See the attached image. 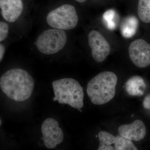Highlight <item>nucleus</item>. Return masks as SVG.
I'll list each match as a JSON object with an SVG mask.
<instances>
[{
  "label": "nucleus",
  "mask_w": 150,
  "mask_h": 150,
  "mask_svg": "<svg viewBox=\"0 0 150 150\" xmlns=\"http://www.w3.org/2000/svg\"><path fill=\"white\" fill-rule=\"evenodd\" d=\"M88 42L94 60L98 63L103 62L110 51V46L107 40L100 33L92 30L89 33Z\"/></svg>",
  "instance_id": "6e6552de"
},
{
  "label": "nucleus",
  "mask_w": 150,
  "mask_h": 150,
  "mask_svg": "<svg viewBox=\"0 0 150 150\" xmlns=\"http://www.w3.org/2000/svg\"><path fill=\"white\" fill-rule=\"evenodd\" d=\"M119 135L131 140L139 142L144 138L146 134V126L143 121L136 120L132 123L122 125L119 127Z\"/></svg>",
  "instance_id": "9d476101"
},
{
  "label": "nucleus",
  "mask_w": 150,
  "mask_h": 150,
  "mask_svg": "<svg viewBox=\"0 0 150 150\" xmlns=\"http://www.w3.org/2000/svg\"><path fill=\"white\" fill-rule=\"evenodd\" d=\"M143 105L145 109L150 110V94L148 95L145 98Z\"/></svg>",
  "instance_id": "a211bd4d"
},
{
  "label": "nucleus",
  "mask_w": 150,
  "mask_h": 150,
  "mask_svg": "<svg viewBox=\"0 0 150 150\" xmlns=\"http://www.w3.org/2000/svg\"><path fill=\"white\" fill-rule=\"evenodd\" d=\"M35 83L29 73L21 69H12L3 74L0 87L10 99L23 102L32 95Z\"/></svg>",
  "instance_id": "f257e3e1"
},
{
  "label": "nucleus",
  "mask_w": 150,
  "mask_h": 150,
  "mask_svg": "<svg viewBox=\"0 0 150 150\" xmlns=\"http://www.w3.org/2000/svg\"><path fill=\"white\" fill-rule=\"evenodd\" d=\"M146 86L143 78L139 76L131 77L126 81L125 89L129 95L141 96L144 93Z\"/></svg>",
  "instance_id": "9b49d317"
},
{
  "label": "nucleus",
  "mask_w": 150,
  "mask_h": 150,
  "mask_svg": "<svg viewBox=\"0 0 150 150\" xmlns=\"http://www.w3.org/2000/svg\"><path fill=\"white\" fill-rule=\"evenodd\" d=\"M75 1H76L78 2L83 3L85 2L86 0H75Z\"/></svg>",
  "instance_id": "aec40b11"
},
{
  "label": "nucleus",
  "mask_w": 150,
  "mask_h": 150,
  "mask_svg": "<svg viewBox=\"0 0 150 150\" xmlns=\"http://www.w3.org/2000/svg\"><path fill=\"white\" fill-rule=\"evenodd\" d=\"M55 97L53 100L60 104H67L71 107L81 109L84 105L83 88L76 80L64 78L52 82Z\"/></svg>",
  "instance_id": "7ed1b4c3"
},
{
  "label": "nucleus",
  "mask_w": 150,
  "mask_h": 150,
  "mask_svg": "<svg viewBox=\"0 0 150 150\" xmlns=\"http://www.w3.org/2000/svg\"><path fill=\"white\" fill-rule=\"evenodd\" d=\"M100 144L98 150H114V147L111 145L114 144L116 141V137L112 134L106 132L101 131L98 135Z\"/></svg>",
  "instance_id": "ddd939ff"
},
{
  "label": "nucleus",
  "mask_w": 150,
  "mask_h": 150,
  "mask_svg": "<svg viewBox=\"0 0 150 150\" xmlns=\"http://www.w3.org/2000/svg\"><path fill=\"white\" fill-rule=\"evenodd\" d=\"M5 52V48L2 44H0V62H1Z\"/></svg>",
  "instance_id": "6ab92c4d"
},
{
  "label": "nucleus",
  "mask_w": 150,
  "mask_h": 150,
  "mask_svg": "<svg viewBox=\"0 0 150 150\" xmlns=\"http://www.w3.org/2000/svg\"><path fill=\"white\" fill-rule=\"evenodd\" d=\"M129 57L136 67L144 68L150 65V44L142 39L133 41L129 46Z\"/></svg>",
  "instance_id": "423d86ee"
},
{
  "label": "nucleus",
  "mask_w": 150,
  "mask_h": 150,
  "mask_svg": "<svg viewBox=\"0 0 150 150\" xmlns=\"http://www.w3.org/2000/svg\"><path fill=\"white\" fill-rule=\"evenodd\" d=\"M115 13V11L113 10H109L105 12L103 14V19L106 23L108 27L110 29H113L115 27V23L113 21Z\"/></svg>",
  "instance_id": "dca6fc26"
},
{
  "label": "nucleus",
  "mask_w": 150,
  "mask_h": 150,
  "mask_svg": "<svg viewBox=\"0 0 150 150\" xmlns=\"http://www.w3.org/2000/svg\"><path fill=\"white\" fill-rule=\"evenodd\" d=\"M114 144L115 150H137V147L131 140L128 139L119 135L116 136Z\"/></svg>",
  "instance_id": "2eb2a0df"
},
{
  "label": "nucleus",
  "mask_w": 150,
  "mask_h": 150,
  "mask_svg": "<svg viewBox=\"0 0 150 150\" xmlns=\"http://www.w3.org/2000/svg\"><path fill=\"white\" fill-rule=\"evenodd\" d=\"M138 21L136 17H127L121 25V32L123 36L126 38H129L135 35L138 28Z\"/></svg>",
  "instance_id": "f8f14e48"
},
{
  "label": "nucleus",
  "mask_w": 150,
  "mask_h": 150,
  "mask_svg": "<svg viewBox=\"0 0 150 150\" xmlns=\"http://www.w3.org/2000/svg\"><path fill=\"white\" fill-rule=\"evenodd\" d=\"M1 14L4 18L10 23L17 20L23 9L22 0H0Z\"/></svg>",
  "instance_id": "1a4fd4ad"
},
{
  "label": "nucleus",
  "mask_w": 150,
  "mask_h": 150,
  "mask_svg": "<svg viewBox=\"0 0 150 150\" xmlns=\"http://www.w3.org/2000/svg\"><path fill=\"white\" fill-rule=\"evenodd\" d=\"M67 40V34L62 30L50 29L43 31L38 37L35 45L42 54L51 55L64 48Z\"/></svg>",
  "instance_id": "20e7f679"
},
{
  "label": "nucleus",
  "mask_w": 150,
  "mask_h": 150,
  "mask_svg": "<svg viewBox=\"0 0 150 150\" xmlns=\"http://www.w3.org/2000/svg\"><path fill=\"white\" fill-rule=\"evenodd\" d=\"M9 26L8 25L4 22H0V41H4L8 35Z\"/></svg>",
  "instance_id": "f3484780"
},
{
  "label": "nucleus",
  "mask_w": 150,
  "mask_h": 150,
  "mask_svg": "<svg viewBox=\"0 0 150 150\" xmlns=\"http://www.w3.org/2000/svg\"><path fill=\"white\" fill-rule=\"evenodd\" d=\"M41 131L44 145L48 149H54L64 140L63 131L59 128L58 121L54 118H48L44 121L41 126Z\"/></svg>",
  "instance_id": "0eeeda50"
},
{
  "label": "nucleus",
  "mask_w": 150,
  "mask_h": 150,
  "mask_svg": "<svg viewBox=\"0 0 150 150\" xmlns=\"http://www.w3.org/2000/svg\"><path fill=\"white\" fill-rule=\"evenodd\" d=\"M46 21L53 28L68 30L76 27L79 18L74 7L67 4L50 12L47 15Z\"/></svg>",
  "instance_id": "39448f33"
},
{
  "label": "nucleus",
  "mask_w": 150,
  "mask_h": 150,
  "mask_svg": "<svg viewBox=\"0 0 150 150\" xmlns=\"http://www.w3.org/2000/svg\"><path fill=\"white\" fill-rule=\"evenodd\" d=\"M0 123H1V124H0V125H1V121H0Z\"/></svg>",
  "instance_id": "412c9836"
},
{
  "label": "nucleus",
  "mask_w": 150,
  "mask_h": 150,
  "mask_svg": "<svg viewBox=\"0 0 150 150\" xmlns=\"http://www.w3.org/2000/svg\"><path fill=\"white\" fill-rule=\"evenodd\" d=\"M118 81L117 76L111 71L102 72L96 75L88 83L87 93L91 102L101 105L113 98Z\"/></svg>",
  "instance_id": "f03ea898"
},
{
  "label": "nucleus",
  "mask_w": 150,
  "mask_h": 150,
  "mask_svg": "<svg viewBox=\"0 0 150 150\" xmlns=\"http://www.w3.org/2000/svg\"><path fill=\"white\" fill-rule=\"evenodd\" d=\"M138 13L142 22L150 23V0H139Z\"/></svg>",
  "instance_id": "4468645a"
}]
</instances>
